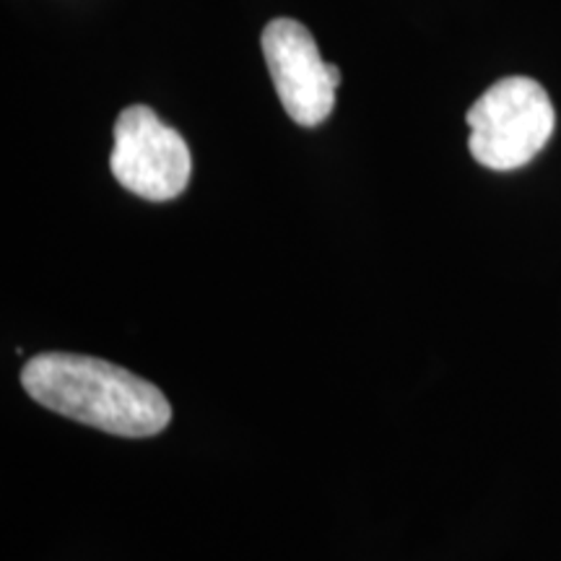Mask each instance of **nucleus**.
<instances>
[{"mask_svg": "<svg viewBox=\"0 0 561 561\" xmlns=\"http://www.w3.org/2000/svg\"><path fill=\"white\" fill-rule=\"evenodd\" d=\"M21 385L45 409L117 437H153L172 419L157 385L96 356L37 354L21 369Z\"/></svg>", "mask_w": 561, "mask_h": 561, "instance_id": "obj_1", "label": "nucleus"}, {"mask_svg": "<svg viewBox=\"0 0 561 561\" xmlns=\"http://www.w3.org/2000/svg\"><path fill=\"white\" fill-rule=\"evenodd\" d=\"M466 121L473 159L486 170L512 172L543 151L557 128V110L541 83L510 76L483 91Z\"/></svg>", "mask_w": 561, "mask_h": 561, "instance_id": "obj_2", "label": "nucleus"}, {"mask_svg": "<svg viewBox=\"0 0 561 561\" xmlns=\"http://www.w3.org/2000/svg\"><path fill=\"white\" fill-rule=\"evenodd\" d=\"M263 55L291 121L305 128L325 123L333 112L341 70L322 60L310 30L294 19H273L263 32Z\"/></svg>", "mask_w": 561, "mask_h": 561, "instance_id": "obj_4", "label": "nucleus"}, {"mask_svg": "<svg viewBox=\"0 0 561 561\" xmlns=\"http://www.w3.org/2000/svg\"><path fill=\"white\" fill-rule=\"evenodd\" d=\"M110 170L125 191L146 201H172L191 182L193 159L185 138L157 112L133 104L115 123Z\"/></svg>", "mask_w": 561, "mask_h": 561, "instance_id": "obj_3", "label": "nucleus"}]
</instances>
